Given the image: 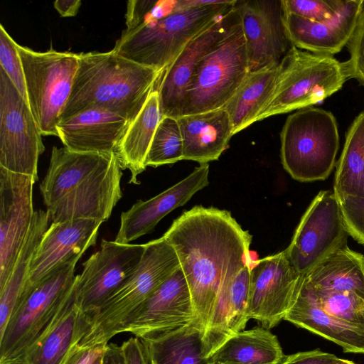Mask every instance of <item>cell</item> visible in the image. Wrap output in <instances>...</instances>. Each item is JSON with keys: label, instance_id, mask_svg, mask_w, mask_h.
<instances>
[{"label": "cell", "instance_id": "1", "mask_svg": "<svg viewBox=\"0 0 364 364\" xmlns=\"http://www.w3.org/2000/svg\"><path fill=\"white\" fill-rule=\"evenodd\" d=\"M162 237L176 252L203 335L222 287L250 262L252 235L230 212L197 205Z\"/></svg>", "mask_w": 364, "mask_h": 364}, {"label": "cell", "instance_id": "2", "mask_svg": "<svg viewBox=\"0 0 364 364\" xmlns=\"http://www.w3.org/2000/svg\"><path fill=\"white\" fill-rule=\"evenodd\" d=\"M122 177L114 152H77L53 146L39 186L51 223L107 221L122 196Z\"/></svg>", "mask_w": 364, "mask_h": 364}, {"label": "cell", "instance_id": "3", "mask_svg": "<svg viewBox=\"0 0 364 364\" xmlns=\"http://www.w3.org/2000/svg\"><path fill=\"white\" fill-rule=\"evenodd\" d=\"M237 0L183 9L180 0H131L126 28L112 49L163 73L201 31L232 9Z\"/></svg>", "mask_w": 364, "mask_h": 364}, {"label": "cell", "instance_id": "4", "mask_svg": "<svg viewBox=\"0 0 364 364\" xmlns=\"http://www.w3.org/2000/svg\"><path fill=\"white\" fill-rule=\"evenodd\" d=\"M78 58L71 93L60 121L99 108L116 112L132 123L162 75L113 50L82 53Z\"/></svg>", "mask_w": 364, "mask_h": 364}, {"label": "cell", "instance_id": "5", "mask_svg": "<svg viewBox=\"0 0 364 364\" xmlns=\"http://www.w3.org/2000/svg\"><path fill=\"white\" fill-rule=\"evenodd\" d=\"M74 255L21 295L0 336V364H23L76 297Z\"/></svg>", "mask_w": 364, "mask_h": 364}, {"label": "cell", "instance_id": "6", "mask_svg": "<svg viewBox=\"0 0 364 364\" xmlns=\"http://www.w3.org/2000/svg\"><path fill=\"white\" fill-rule=\"evenodd\" d=\"M146 245L141 260L129 279L93 314H80V347L107 345L122 331L140 306L178 268L173 247L163 237Z\"/></svg>", "mask_w": 364, "mask_h": 364}, {"label": "cell", "instance_id": "7", "mask_svg": "<svg viewBox=\"0 0 364 364\" xmlns=\"http://www.w3.org/2000/svg\"><path fill=\"white\" fill-rule=\"evenodd\" d=\"M351 78L347 61L292 46L279 64L272 94L256 122L318 104Z\"/></svg>", "mask_w": 364, "mask_h": 364}, {"label": "cell", "instance_id": "8", "mask_svg": "<svg viewBox=\"0 0 364 364\" xmlns=\"http://www.w3.org/2000/svg\"><path fill=\"white\" fill-rule=\"evenodd\" d=\"M280 141L283 167L296 181L325 180L336 166L339 135L329 111L309 107L289 114Z\"/></svg>", "mask_w": 364, "mask_h": 364}, {"label": "cell", "instance_id": "9", "mask_svg": "<svg viewBox=\"0 0 364 364\" xmlns=\"http://www.w3.org/2000/svg\"><path fill=\"white\" fill-rule=\"evenodd\" d=\"M249 73L246 42L238 16L226 35L196 68L180 116L224 108Z\"/></svg>", "mask_w": 364, "mask_h": 364}, {"label": "cell", "instance_id": "10", "mask_svg": "<svg viewBox=\"0 0 364 364\" xmlns=\"http://www.w3.org/2000/svg\"><path fill=\"white\" fill-rule=\"evenodd\" d=\"M28 104L42 136H58L57 126L71 93L78 54L52 48L35 51L17 43Z\"/></svg>", "mask_w": 364, "mask_h": 364}, {"label": "cell", "instance_id": "11", "mask_svg": "<svg viewBox=\"0 0 364 364\" xmlns=\"http://www.w3.org/2000/svg\"><path fill=\"white\" fill-rule=\"evenodd\" d=\"M41 136L28 104L0 68V167L37 181Z\"/></svg>", "mask_w": 364, "mask_h": 364}, {"label": "cell", "instance_id": "12", "mask_svg": "<svg viewBox=\"0 0 364 364\" xmlns=\"http://www.w3.org/2000/svg\"><path fill=\"white\" fill-rule=\"evenodd\" d=\"M348 235L334 192L321 191L307 208L284 251L304 277L330 254L347 245Z\"/></svg>", "mask_w": 364, "mask_h": 364}, {"label": "cell", "instance_id": "13", "mask_svg": "<svg viewBox=\"0 0 364 364\" xmlns=\"http://www.w3.org/2000/svg\"><path fill=\"white\" fill-rule=\"evenodd\" d=\"M146 245L102 240L100 248L76 275V301L80 314L89 316L118 290L139 266Z\"/></svg>", "mask_w": 364, "mask_h": 364}, {"label": "cell", "instance_id": "14", "mask_svg": "<svg viewBox=\"0 0 364 364\" xmlns=\"http://www.w3.org/2000/svg\"><path fill=\"white\" fill-rule=\"evenodd\" d=\"M304 276L291 265L284 251L253 262L247 314L261 326H276L295 303Z\"/></svg>", "mask_w": 364, "mask_h": 364}, {"label": "cell", "instance_id": "15", "mask_svg": "<svg viewBox=\"0 0 364 364\" xmlns=\"http://www.w3.org/2000/svg\"><path fill=\"white\" fill-rule=\"evenodd\" d=\"M36 181L32 176L0 167V288L9 277L30 230Z\"/></svg>", "mask_w": 364, "mask_h": 364}, {"label": "cell", "instance_id": "16", "mask_svg": "<svg viewBox=\"0 0 364 364\" xmlns=\"http://www.w3.org/2000/svg\"><path fill=\"white\" fill-rule=\"evenodd\" d=\"M250 72L278 65L292 45L283 23L281 0L237 1Z\"/></svg>", "mask_w": 364, "mask_h": 364}, {"label": "cell", "instance_id": "17", "mask_svg": "<svg viewBox=\"0 0 364 364\" xmlns=\"http://www.w3.org/2000/svg\"><path fill=\"white\" fill-rule=\"evenodd\" d=\"M198 321L180 267L135 311L124 328L141 340Z\"/></svg>", "mask_w": 364, "mask_h": 364}, {"label": "cell", "instance_id": "18", "mask_svg": "<svg viewBox=\"0 0 364 364\" xmlns=\"http://www.w3.org/2000/svg\"><path fill=\"white\" fill-rule=\"evenodd\" d=\"M236 4L196 36L162 73L156 87L162 117L180 116L184 94L196 68L238 18Z\"/></svg>", "mask_w": 364, "mask_h": 364}, {"label": "cell", "instance_id": "19", "mask_svg": "<svg viewBox=\"0 0 364 364\" xmlns=\"http://www.w3.org/2000/svg\"><path fill=\"white\" fill-rule=\"evenodd\" d=\"M363 8L364 0H343L333 16L322 21L283 11L284 30L293 46L333 56L347 46Z\"/></svg>", "mask_w": 364, "mask_h": 364}, {"label": "cell", "instance_id": "20", "mask_svg": "<svg viewBox=\"0 0 364 364\" xmlns=\"http://www.w3.org/2000/svg\"><path fill=\"white\" fill-rule=\"evenodd\" d=\"M102 223L92 219L51 223L35 252L19 297L37 286L68 258L74 255H83L88 248L95 246Z\"/></svg>", "mask_w": 364, "mask_h": 364}, {"label": "cell", "instance_id": "21", "mask_svg": "<svg viewBox=\"0 0 364 364\" xmlns=\"http://www.w3.org/2000/svg\"><path fill=\"white\" fill-rule=\"evenodd\" d=\"M209 164H203L185 178L146 200H137L122 212L114 241L131 242L150 232L158 223L174 209L185 205L208 183Z\"/></svg>", "mask_w": 364, "mask_h": 364}, {"label": "cell", "instance_id": "22", "mask_svg": "<svg viewBox=\"0 0 364 364\" xmlns=\"http://www.w3.org/2000/svg\"><path fill=\"white\" fill-rule=\"evenodd\" d=\"M130 124L116 112L92 108L60 121L57 132L64 146L71 151L115 153Z\"/></svg>", "mask_w": 364, "mask_h": 364}, {"label": "cell", "instance_id": "23", "mask_svg": "<svg viewBox=\"0 0 364 364\" xmlns=\"http://www.w3.org/2000/svg\"><path fill=\"white\" fill-rule=\"evenodd\" d=\"M250 262L221 288L211 318L202 337L203 355L208 358L237 333L244 331L247 314Z\"/></svg>", "mask_w": 364, "mask_h": 364}, {"label": "cell", "instance_id": "24", "mask_svg": "<svg viewBox=\"0 0 364 364\" xmlns=\"http://www.w3.org/2000/svg\"><path fill=\"white\" fill-rule=\"evenodd\" d=\"M181 129L183 160L200 164L216 161L228 148L233 127L225 108L176 118Z\"/></svg>", "mask_w": 364, "mask_h": 364}, {"label": "cell", "instance_id": "25", "mask_svg": "<svg viewBox=\"0 0 364 364\" xmlns=\"http://www.w3.org/2000/svg\"><path fill=\"white\" fill-rule=\"evenodd\" d=\"M284 320L339 345L345 352L364 353V327L343 321L326 312L304 279L296 300Z\"/></svg>", "mask_w": 364, "mask_h": 364}, {"label": "cell", "instance_id": "26", "mask_svg": "<svg viewBox=\"0 0 364 364\" xmlns=\"http://www.w3.org/2000/svg\"><path fill=\"white\" fill-rule=\"evenodd\" d=\"M162 118L157 90L149 95L143 108L129 124L115 154L122 168L131 173L129 183L138 185L156 128Z\"/></svg>", "mask_w": 364, "mask_h": 364}, {"label": "cell", "instance_id": "27", "mask_svg": "<svg viewBox=\"0 0 364 364\" xmlns=\"http://www.w3.org/2000/svg\"><path fill=\"white\" fill-rule=\"evenodd\" d=\"M304 280L317 289L352 292L364 299V256L346 245L320 262Z\"/></svg>", "mask_w": 364, "mask_h": 364}, {"label": "cell", "instance_id": "28", "mask_svg": "<svg viewBox=\"0 0 364 364\" xmlns=\"http://www.w3.org/2000/svg\"><path fill=\"white\" fill-rule=\"evenodd\" d=\"M285 356L277 336L262 326H256L237 333L206 361L233 364H280Z\"/></svg>", "mask_w": 364, "mask_h": 364}, {"label": "cell", "instance_id": "29", "mask_svg": "<svg viewBox=\"0 0 364 364\" xmlns=\"http://www.w3.org/2000/svg\"><path fill=\"white\" fill-rule=\"evenodd\" d=\"M278 69L279 65L250 72L225 105L234 134L256 122L272 94Z\"/></svg>", "mask_w": 364, "mask_h": 364}, {"label": "cell", "instance_id": "30", "mask_svg": "<svg viewBox=\"0 0 364 364\" xmlns=\"http://www.w3.org/2000/svg\"><path fill=\"white\" fill-rule=\"evenodd\" d=\"M49 221L50 220L47 210L35 211L29 232L14 267L6 282L0 288V335L6 326L27 280L32 259L49 228Z\"/></svg>", "mask_w": 364, "mask_h": 364}, {"label": "cell", "instance_id": "31", "mask_svg": "<svg viewBox=\"0 0 364 364\" xmlns=\"http://www.w3.org/2000/svg\"><path fill=\"white\" fill-rule=\"evenodd\" d=\"M333 192L338 199L364 198V111L355 118L346 132Z\"/></svg>", "mask_w": 364, "mask_h": 364}, {"label": "cell", "instance_id": "32", "mask_svg": "<svg viewBox=\"0 0 364 364\" xmlns=\"http://www.w3.org/2000/svg\"><path fill=\"white\" fill-rule=\"evenodd\" d=\"M203 332L198 321L141 340L159 364H204Z\"/></svg>", "mask_w": 364, "mask_h": 364}, {"label": "cell", "instance_id": "33", "mask_svg": "<svg viewBox=\"0 0 364 364\" xmlns=\"http://www.w3.org/2000/svg\"><path fill=\"white\" fill-rule=\"evenodd\" d=\"M80 310L76 297L60 319L26 357L27 364H61L71 346L77 343L75 329Z\"/></svg>", "mask_w": 364, "mask_h": 364}, {"label": "cell", "instance_id": "34", "mask_svg": "<svg viewBox=\"0 0 364 364\" xmlns=\"http://www.w3.org/2000/svg\"><path fill=\"white\" fill-rule=\"evenodd\" d=\"M183 145L176 118L163 117L149 147L146 166L157 167L183 160Z\"/></svg>", "mask_w": 364, "mask_h": 364}, {"label": "cell", "instance_id": "35", "mask_svg": "<svg viewBox=\"0 0 364 364\" xmlns=\"http://www.w3.org/2000/svg\"><path fill=\"white\" fill-rule=\"evenodd\" d=\"M304 282L326 312L343 321L364 327L363 299L352 292L317 289Z\"/></svg>", "mask_w": 364, "mask_h": 364}, {"label": "cell", "instance_id": "36", "mask_svg": "<svg viewBox=\"0 0 364 364\" xmlns=\"http://www.w3.org/2000/svg\"><path fill=\"white\" fill-rule=\"evenodd\" d=\"M0 64L10 80L28 103V97L21 60L17 43L0 24Z\"/></svg>", "mask_w": 364, "mask_h": 364}, {"label": "cell", "instance_id": "37", "mask_svg": "<svg viewBox=\"0 0 364 364\" xmlns=\"http://www.w3.org/2000/svg\"><path fill=\"white\" fill-rule=\"evenodd\" d=\"M343 0H281L284 12L294 14L305 19L322 21L330 18Z\"/></svg>", "mask_w": 364, "mask_h": 364}, {"label": "cell", "instance_id": "38", "mask_svg": "<svg viewBox=\"0 0 364 364\" xmlns=\"http://www.w3.org/2000/svg\"><path fill=\"white\" fill-rule=\"evenodd\" d=\"M349 235L364 245V198L338 199Z\"/></svg>", "mask_w": 364, "mask_h": 364}, {"label": "cell", "instance_id": "39", "mask_svg": "<svg viewBox=\"0 0 364 364\" xmlns=\"http://www.w3.org/2000/svg\"><path fill=\"white\" fill-rule=\"evenodd\" d=\"M346 46L350 53V58L347 62L351 77L364 83V8Z\"/></svg>", "mask_w": 364, "mask_h": 364}, {"label": "cell", "instance_id": "40", "mask_svg": "<svg viewBox=\"0 0 364 364\" xmlns=\"http://www.w3.org/2000/svg\"><path fill=\"white\" fill-rule=\"evenodd\" d=\"M346 360L316 349L286 355L280 364H344Z\"/></svg>", "mask_w": 364, "mask_h": 364}, {"label": "cell", "instance_id": "41", "mask_svg": "<svg viewBox=\"0 0 364 364\" xmlns=\"http://www.w3.org/2000/svg\"><path fill=\"white\" fill-rule=\"evenodd\" d=\"M125 364H150L146 346L137 337H131L121 344Z\"/></svg>", "mask_w": 364, "mask_h": 364}, {"label": "cell", "instance_id": "42", "mask_svg": "<svg viewBox=\"0 0 364 364\" xmlns=\"http://www.w3.org/2000/svg\"><path fill=\"white\" fill-rule=\"evenodd\" d=\"M107 345L85 348L80 347L77 343H75L71 346L61 364H92L95 360L102 355Z\"/></svg>", "mask_w": 364, "mask_h": 364}, {"label": "cell", "instance_id": "43", "mask_svg": "<svg viewBox=\"0 0 364 364\" xmlns=\"http://www.w3.org/2000/svg\"><path fill=\"white\" fill-rule=\"evenodd\" d=\"M101 364H125L121 345L109 342L102 355Z\"/></svg>", "mask_w": 364, "mask_h": 364}, {"label": "cell", "instance_id": "44", "mask_svg": "<svg viewBox=\"0 0 364 364\" xmlns=\"http://www.w3.org/2000/svg\"><path fill=\"white\" fill-rule=\"evenodd\" d=\"M80 6V0H57L54 2V8L63 17L75 16Z\"/></svg>", "mask_w": 364, "mask_h": 364}, {"label": "cell", "instance_id": "45", "mask_svg": "<svg viewBox=\"0 0 364 364\" xmlns=\"http://www.w3.org/2000/svg\"><path fill=\"white\" fill-rule=\"evenodd\" d=\"M204 364H233V363H221V362H208V361H206Z\"/></svg>", "mask_w": 364, "mask_h": 364}, {"label": "cell", "instance_id": "46", "mask_svg": "<svg viewBox=\"0 0 364 364\" xmlns=\"http://www.w3.org/2000/svg\"><path fill=\"white\" fill-rule=\"evenodd\" d=\"M102 356L98 358L92 364H101Z\"/></svg>", "mask_w": 364, "mask_h": 364}, {"label": "cell", "instance_id": "47", "mask_svg": "<svg viewBox=\"0 0 364 364\" xmlns=\"http://www.w3.org/2000/svg\"><path fill=\"white\" fill-rule=\"evenodd\" d=\"M150 358V364H159L156 360L151 359V358Z\"/></svg>", "mask_w": 364, "mask_h": 364}, {"label": "cell", "instance_id": "48", "mask_svg": "<svg viewBox=\"0 0 364 364\" xmlns=\"http://www.w3.org/2000/svg\"><path fill=\"white\" fill-rule=\"evenodd\" d=\"M344 364H355L353 361L350 360H346V362Z\"/></svg>", "mask_w": 364, "mask_h": 364}, {"label": "cell", "instance_id": "49", "mask_svg": "<svg viewBox=\"0 0 364 364\" xmlns=\"http://www.w3.org/2000/svg\"><path fill=\"white\" fill-rule=\"evenodd\" d=\"M23 364H27V363H23Z\"/></svg>", "mask_w": 364, "mask_h": 364}]
</instances>
